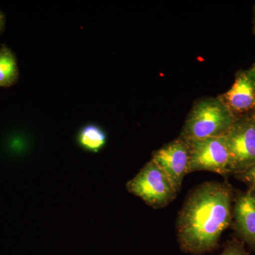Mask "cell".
Wrapping results in <instances>:
<instances>
[{
    "label": "cell",
    "instance_id": "obj_1",
    "mask_svg": "<svg viewBox=\"0 0 255 255\" xmlns=\"http://www.w3.org/2000/svg\"><path fill=\"white\" fill-rule=\"evenodd\" d=\"M233 201L234 192L227 183L206 182L191 191L178 216L181 249L194 255L216 249L232 222Z\"/></svg>",
    "mask_w": 255,
    "mask_h": 255
},
{
    "label": "cell",
    "instance_id": "obj_2",
    "mask_svg": "<svg viewBox=\"0 0 255 255\" xmlns=\"http://www.w3.org/2000/svg\"><path fill=\"white\" fill-rule=\"evenodd\" d=\"M236 118L226 104L218 98L199 101L193 107L184 124L181 137L187 142L223 136Z\"/></svg>",
    "mask_w": 255,
    "mask_h": 255
},
{
    "label": "cell",
    "instance_id": "obj_3",
    "mask_svg": "<svg viewBox=\"0 0 255 255\" xmlns=\"http://www.w3.org/2000/svg\"><path fill=\"white\" fill-rule=\"evenodd\" d=\"M127 188L154 209L165 207L177 194L167 174L152 159L127 183Z\"/></svg>",
    "mask_w": 255,
    "mask_h": 255
},
{
    "label": "cell",
    "instance_id": "obj_4",
    "mask_svg": "<svg viewBox=\"0 0 255 255\" xmlns=\"http://www.w3.org/2000/svg\"><path fill=\"white\" fill-rule=\"evenodd\" d=\"M231 156V174H237L255 164V114L236 119L225 135Z\"/></svg>",
    "mask_w": 255,
    "mask_h": 255
},
{
    "label": "cell",
    "instance_id": "obj_5",
    "mask_svg": "<svg viewBox=\"0 0 255 255\" xmlns=\"http://www.w3.org/2000/svg\"><path fill=\"white\" fill-rule=\"evenodd\" d=\"M188 142L190 146L188 174L209 171L221 175L231 174V156L225 135Z\"/></svg>",
    "mask_w": 255,
    "mask_h": 255
},
{
    "label": "cell",
    "instance_id": "obj_6",
    "mask_svg": "<svg viewBox=\"0 0 255 255\" xmlns=\"http://www.w3.org/2000/svg\"><path fill=\"white\" fill-rule=\"evenodd\" d=\"M189 158L190 146L180 137L154 152L152 160L167 174L178 192L188 174Z\"/></svg>",
    "mask_w": 255,
    "mask_h": 255
},
{
    "label": "cell",
    "instance_id": "obj_7",
    "mask_svg": "<svg viewBox=\"0 0 255 255\" xmlns=\"http://www.w3.org/2000/svg\"><path fill=\"white\" fill-rule=\"evenodd\" d=\"M220 97L236 119L255 114V79L250 70L238 72L232 87Z\"/></svg>",
    "mask_w": 255,
    "mask_h": 255
},
{
    "label": "cell",
    "instance_id": "obj_8",
    "mask_svg": "<svg viewBox=\"0 0 255 255\" xmlns=\"http://www.w3.org/2000/svg\"><path fill=\"white\" fill-rule=\"evenodd\" d=\"M234 201L233 228L241 241L255 252V190L248 188Z\"/></svg>",
    "mask_w": 255,
    "mask_h": 255
},
{
    "label": "cell",
    "instance_id": "obj_9",
    "mask_svg": "<svg viewBox=\"0 0 255 255\" xmlns=\"http://www.w3.org/2000/svg\"><path fill=\"white\" fill-rule=\"evenodd\" d=\"M19 77L16 55L5 44L0 47V87L8 88L17 82Z\"/></svg>",
    "mask_w": 255,
    "mask_h": 255
},
{
    "label": "cell",
    "instance_id": "obj_10",
    "mask_svg": "<svg viewBox=\"0 0 255 255\" xmlns=\"http://www.w3.org/2000/svg\"><path fill=\"white\" fill-rule=\"evenodd\" d=\"M107 134L98 126L89 124L79 132L78 142L84 150L97 152L103 148L107 142Z\"/></svg>",
    "mask_w": 255,
    "mask_h": 255
},
{
    "label": "cell",
    "instance_id": "obj_11",
    "mask_svg": "<svg viewBox=\"0 0 255 255\" xmlns=\"http://www.w3.org/2000/svg\"><path fill=\"white\" fill-rule=\"evenodd\" d=\"M221 255H251L245 248L244 243L237 239L228 241Z\"/></svg>",
    "mask_w": 255,
    "mask_h": 255
},
{
    "label": "cell",
    "instance_id": "obj_12",
    "mask_svg": "<svg viewBox=\"0 0 255 255\" xmlns=\"http://www.w3.org/2000/svg\"><path fill=\"white\" fill-rule=\"evenodd\" d=\"M236 177L248 184L249 189L255 190V164L237 174Z\"/></svg>",
    "mask_w": 255,
    "mask_h": 255
},
{
    "label": "cell",
    "instance_id": "obj_13",
    "mask_svg": "<svg viewBox=\"0 0 255 255\" xmlns=\"http://www.w3.org/2000/svg\"><path fill=\"white\" fill-rule=\"evenodd\" d=\"M5 23H6V17L4 13L0 10V35L4 31Z\"/></svg>",
    "mask_w": 255,
    "mask_h": 255
},
{
    "label": "cell",
    "instance_id": "obj_14",
    "mask_svg": "<svg viewBox=\"0 0 255 255\" xmlns=\"http://www.w3.org/2000/svg\"><path fill=\"white\" fill-rule=\"evenodd\" d=\"M249 70L255 79V63L253 64V66L251 67V69H249Z\"/></svg>",
    "mask_w": 255,
    "mask_h": 255
},
{
    "label": "cell",
    "instance_id": "obj_15",
    "mask_svg": "<svg viewBox=\"0 0 255 255\" xmlns=\"http://www.w3.org/2000/svg\"><path fill=\"white\" fill-rule=\"evenodd\" d=\"M255 16H254V31L255 33Z\"/></svg>",
    "mask_w": 255,
    "mask_h": 255
},
{
    "label": "cell",
    "instance_id": "obj_16",
    "mask_svg": "<svg viewBox=\"0 0 255 255\" xmlns=\"http://www.w3.org/2000/svg\"></svg>",
    "mask_w": 255,
    "mask_h": 255
}]
</instances>
